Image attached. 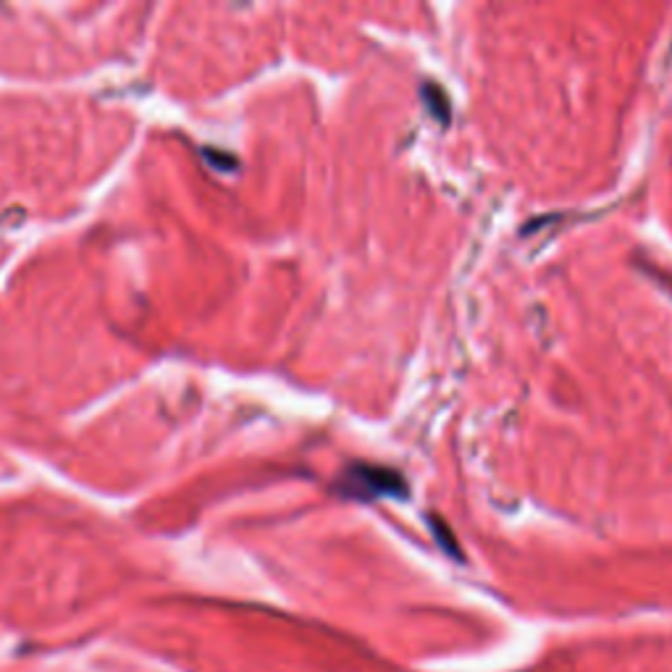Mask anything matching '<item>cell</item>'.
Instances as JSON below:
<instances>
[{
	"label": "cell",
	"mask_w": 672,
	"mask_h": 672,
	"mask_svg": "<svg viewBox=\"0 0 672 672\" xmlns=\"http://www.w3.org/2000/svg\"><path fill=\"white\" fill-rule=\"evenodd\" d=\"M355 476L347 478V492H352L355 486H360L358 497H376V492L381 494H392L394 486L402 489V480L389 471H379V468H355L352 471Z\"/></svg>",
	"instance_id": "6da1fadb"
}]
</instances>
